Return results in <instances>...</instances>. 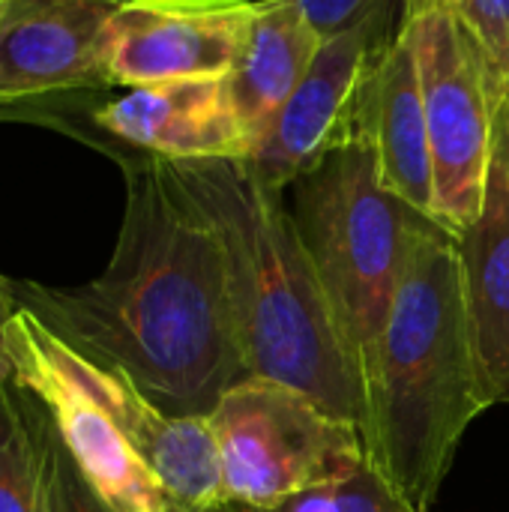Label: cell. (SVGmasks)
Listing matches in <instances>:
<instances>
[{"label":"cell","mask_w":509,"mask_h":512,"mask_svg":"<svg viewBox=\"0 0 509 512\" xmlns=\"http://www.w3.org/2000/svg\"><path fill=\"white\" fill-rule=\"evenodd\" d=\"M207 423L225 507H282L345 483L369 462L360 426L273 378L237 381Z\"/></svg>","instance_id":"cell-5"},{"label":"cell","mask_w":509,"mask_h":512,"mask_svg":"<svg viewBox=\"0 0 509 512\" xmlns=\"http://www.w3.org/2000/svg\"><path fill=\"white\" fill-rule=\"evenodd\" d=\"M207 213L228 267L246 375L273 378L363 429L366 396L282 192L252 177L243 159L174 162Z\"/></svg>","instance_id":"cell-3"},{"label":"cell","mask_w":509,"mask_h":512,"mask_svg":"<svg viewBox=\"0 0 509 512\" xmlns=\"http://www.w3.org/2000/svg\"><path fill=\"white\" fill-rule=\"evenodd\" d=\"M12 381L27 387L48 411L69 459L90 489L114 512H186L147 468L111 417L60 366L51 330L18 303L6 324Z\"/></svg>","instance_id":"cell-7"},{"label":"cell","mask_w":509,"mask_h":512,"mask_svg":"<svg viewBox=\"0 0 509 512\" xmlns=\"http://www.w3.org/2000/svg\"><path fill=\"white\" fill-rule=\"evenodd\" d=\"M465 312L489 405H509V171L495 156L480 216L456 237Z\"/></svg>","instance_id":"cell-13"},{"label":"cell","mask_w":509,"mask_h":512,"mask_svg":"<svg viewBox=\"0 0 509 512\" xmlns=\"http://www.w3.org/2000/svg\"><path fill=\"white\" fill-rule=\"evenodd\" d=\"M333 512H414V507L366 462L354 477L330 489Z\"/></svg>","instance_id":"cell-19"},{"label":"cell","mask_w":509,"mask_h":512,"mask_svg":"<svg viewBox=\"0 0 509 512\" xmlns=\"http://www.w3.org/2000/svg\"><path fill=\"white\" fill-rule=\"evenodd\" d=\"M447 3H450V6H453V3H456V0H447Z\"/></svg>","instance_id":"cell-24"},{"label":"cell","mask_w":509,"mask_h":512,"mask_svg":"<svg viewBox=\"0 0 509 512\" xmlns=\"http://www.w3.org/2000/svg\"><path fill=\"white\" fill-rule=\"evenodd\" d=\"M93 120L138 153L171 162L246 159L252 153L228 75L129 87V93L105 102Z\"/></svg>","instance_id":"cell-12"},{"label":"cell","mask_w":509,"mask_h":512,"mask_svg":"<svg viewBox=\"0 0 509 512\" xmlns=\"http://www.w3.org/2000/svg\"><path fill=\"white\" fill-rule=\"evenodd\" d=\"M297 3L324 42L354 27L372 24L378 18H399L405 12V0H297Z\"/></svg>","instance_id":"cell-18"},{"label":"cell","mask_w":509,"mask_h":512,"mask_svg":"<svg viewBox=\"0 0 509 512\" xmlns=\"http://www.w3.org/2000/svg\"><path fill=\"white\" fill-rule=\"evenodd\" d=\"M402 15L378 18L321 45L306 78L243 159L258 183L285 195L330 150L363 129L369 78L399 33Z\"/></svg>","instance_id":"cell-8"},{"label":"cell","mask_w":509,"mask_h":512,"mask_svg":"<svg viewBox=\"0 0 509 512\" xmlns=\"http://www.w3.org/2000/svg\"><path fill=\"white\" fill-rule=\"evenodd\" d=\"M369 465L429 512L468 426L489 411L471 342L456 237L432 225L408 264L384 333L363 363Z\"/></svg>","instance_id":"cell-2"},{"label":"cell","mask_w":509,"mask_h":512,"mask_svg":"<svg viewBox=\"0 0 509 512\" xmlns=\"http://www.w3.org/2000/svg\"><path fill=\"white\" fill-rule=\"evenodd\" d=\"M498 156L504 159V165H507L509 171V102L498 114Z\"/></svg>","instance_id":"cell-23"},{"label":"cell","mask_w":509,"mask_h":512,"mask_svg":"<svg viewBox=\"0 0 509 512\" xmlns=\"http://www.w3.org/2000/svg\"><path fill=\"white\" fill-rule=\"evenodd\" d=\"M255 0H126L105 30L108 87L228 75L252 27Z\"/></svg>","instance_id":"cell-9"},{"label":"cell","mask_w":509,"mask_h":512,"mask_svg":"<svg viewBox=\"0 0 509 512\" xmlns=\"http://www.w3.org/2000/svg\"><path fill=\"white\" fill-rule=\"evenodd\" d=\"M120 165L126 207L108 267L69 288L12 279L15 300L165 414L207 420L246 378L222 243L171 159Z\"/></svg>","instance_id":"cell-1"},{"label":"cell","mask_w":509,"mask_h":512,"mask_svg":"<svg viewBox=\"0 0 509 512\" xmlns=\"http://www.w3.org/2000/svg\"><path fill=\"white\" fill-rule=\"evenodd\" d=\"M456 15L486 57L498 108L509 102V0H456Z\"/></svg>","instance_id":"cell-17"},{"label":"cell","mask_w":509,"mask_h":512,"mask_svg":"<svg viewBox=\"0 0 509 512\" xmlns=\"http://www.w3.org/2000/svg\"><path fill=\"white\" fill-rule=\"evenodd\" d=\"M363 126L375 141L381 180L417 213L435 219V171L429 126L420 90V69L411 33L402 27L393 36L390 48L378 60L366 99H363Z\"/></svg>","instance_id":"cell-14"},{"label":"cell","mask_w":509,"mask_h":512,"mask_svg":"<svg viewBox=\"0 0 509 512\" xmlns=\"http://www.w3.org/2000/svg\"><path fill=\"white\" fill-rule=\"evenodd\" d=\"M288 210L363 375L414 249L438 222L387 189L366 126L291 186Z\"/></svg>","instance_id":"cell-4"},{"label":"cell","mask_w":509,"mask_h":512,"mask_svg":"<svg viewBox=\"0 0 509 512\" xmlns=\"http://www.w3.org/2000/svg\"><path fill=\"white\" fill-rule=\"evenodd\" d=\"M18 312V300H15V291H12V279L0 273V387L6 381H12V357H9V348H6V324L9 318Z\"/></svg>","instance_id":"cell-21"},{"label":"cell","mask_w":509,"mask_h":512,"mask_svg":"<svg viewBox=\"0 0 509 512\" xmlns=\"http://www.w3.org/2000/svg\"><path fill=\"white\" fill-rule=\"evenodd\" d=\"M435 171V222L459 237L483 210L498 156V99L474 36L447 0H405Z\"/></svg>","instance_id":"cell-6"},{"label":"cell","mask_w":509,"mask_h":512,"mask_svg":"<svg viewBox=\"0 0 509 512\" xmlns=\"http://www.w3.org/2000/svg\"><path fill=\"white\" fill-rule=\"evenodd\" d=\"M0 512H57L51 417L18 381L0 387Z\"/></svg>","instance_id":"cell-16"},{"label":"cell","mask_w":509,"mask_h":512,"mask_svg":"<svg viewBox=\"0 0 509 512\" xmlns=\"http://www.w3.org/2000/svg\"><path fill=\"white\" fill-rule=\"evenodd\" d=\"M333 489V486H330ZM330 489H321V492H312V495H303L297 501H288L282 507H270V510H249V507H222L216 512H333V498H330Z\"/></svg>","instance_id":"cell-22"},{"label":"cell","mask_w":509,"mask_h":512,"mask_svg":"<svg viewBox=\"0 0 509 512\" xmlns=\"http://www.w3.org/2000/svg\"><path fill=\"white\" fill-rule=\"evenodd\" d=\"M51 474H54L57 512H114L81 477V471L69 459L54 423H51Z\"/></svg>","instance_id":"cell-20"},{"label":"cell","mask_w":509,"mask_h":512,"mask_svg":"<svg viewBox=\"0 0 509 512\" xmlns=\"http://www.w3.org/2000/svg\"><path fill=\"white\" fill-rule=\"evenodd\" d=\"M126 0H0V105L105 81V30Z\"/></svg>","instance_id":"cell-11"},{"label":"cell","mask_w":509,"mask_h":512,"mask_svg":"<svg viewBox=\"0 0 509 512\" xmlns=\"http://www.w3.org/2000/svg\"><path fill=\"white\" fill-rule=\"evenodd\" d=\"M51 330V327H48ZM60 366L84 393L111 417L147 468L162 480L168 495L186 512H216L225 507L222 471L210 423L201 417H171L150 402L138 384L114 366H102L72 348L51 330Z\"/></svg>","instance_id":"cell-10"},{"label":"cell","mask_w":509,"mask_h":512,"mask_svg":"<svg viewBox=\"0 0 509 512\" xmlns=\"http://www.w3.org/2000/svg\"><path fill=\"white\" fill-rule=\"evenodd\" d=\"M321 45L324 39L297 0H255L249 36L228 72L252 150L306 78Z\"/></svg>","instance_id":"cell-15"}]
</instances>
